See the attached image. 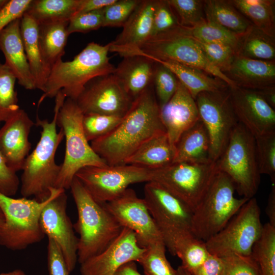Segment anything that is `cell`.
<instances>
[{"label": "cell", "instance_id": "54", "mask_svg": "<svg viewBox=\"0 0 275 275\" xmlns=\"http://www.w3.org/2000/svg\"><path fill=\"white\" fill-rule=\"evenodd\" d=\"M266 214L268 218V223L275 227V184L272 183L269 193L267 206L265 209Z\"/></svg>", "mask_w": 275, "mask_h": 275}, {"label": "cell", "instance_id": "33", "mask_svg": "<svg viewBox=\"0 0 275 275\" xmlns=\"http://www.w3.org/2000/svg\"><path fill=\"white\" fill-rule=\"evenodd\" d=\"M229 1L254 26L274 38V1L233 0Z\"/></svg>", "mask_w": 275, "mask_h": 275}, {"label": "cell", "instance_id": "23", "mask_svg": "<svg viewBox=\"0 0 275 275\" xmlns=\"http://www.w3.org/2000/svg\"><path fill=\"white\" fill-rule=\"evenodd\" d=\"M20 19L13 21L0 32V49L5 64L15 75L18 84L27 90L36 89L20 32Z\"/></svg>", "mask_w": 275, "mask_h": 275}, {"label": "cell", "instance_id": "57", "mask_svg": "<svg viewBox=\"0 0 275 275\" xmlns=\"http://www.w3.org/2000/svg\"><path fill=\"white\" fill-rule=\"evenodd\" d=\"M0 275H26V274L20 269H16L10 271L2 272Z\"/></svg>", "mask_w": 275, "mask_h": 275}, {"label": "cell", "instance_id": "48", "mask_svg": "<svg viewBox=\"0 0 275 275\" xmlns=\"http://www.w3.org/2000/svg\"><path fill=\"white\" fill-rule=\"evenodd\" d=\"M103 9L74 16L68 24V34L76 32L87 33L103 27Z\"/></svg>", "mask_w": 275, "mask_h": 275}, {"label": "cell", "instance_id": "51", "mask_svg": "<svg viewBox=\"0 0 275 275\" xmlns=\"http://www.w3.org/2000/svg\"><path fill=\"white\" fill-rule=\"evenodd\" d=\"M19 184L16 172L7 164L0 153V193L12 197L16 194Z\"/></svg>", "mask_w": 275, "mask_h": 275}, {"label": "cell", "instance_id": "45", "mask_svg": "<svg viewBox=\"0 0 275 275\" xmlns=\"http://www.w3.org/2000/svg\"><path fill=\"white\" fill-rule=\"evenodd\" d=\"M141 0H117L103 9V27H122Z\"/></svg>", "mask_w": 275, "mask_h": 275}, {"label": "cell", "instance_id": "16", "mask_svg": "<svg viewBox=\"0 0 275 275\" xmlns=\"http://www.w3.org/2000/svg\"><path fill=\"white\" fill-rule=\"evenodd\" d=\"M67 205L65 190L58 188L43 208L40 217V224L45 236L54 240L60 247L71 273L77 262L78 237L67 215Z\"/></svg>", "mask_w": 275, "mask_h": 275}, {"label": "cell", "instance_id": "59", "mask_svg": "<svg viewBox=\"0 0 275 275\" xmlns=\"http://www.w3.org/2000/svg\"><path fill=\"white\" fill-rule=\"evenodd\" d=\"M4 222V217L3 214H0V225L3 224Z\"/></svg>", "mask_w": 275, "mask_h": 275}, {"label": "cell", "instance_id": "11", "mask_svg": "<svg viewBox=\"0 0 275 275\" xmlns=\"http://www.w3.org/2000/svg\"><path fill=\"white\" fill-rule=\"evenodd\" d=\"M217 171L216 161L207 163L175 162L152 170L151 181L161 185L193 211Z\"/></svg>", "mask_w": 275, "mask_h": 275}, {"label": "cell", "instance_id": "49", "mask_svg": "<svg viewBox=\"0 0 275 275\" xmlns=\"http://www.w3.org/2000/svg\"><path fill=\"white\" fill-rule=\"evenodd\" d=\"M32 0L8 1L0 10V32L10 23L20 19L26 13Z\"/></svg>", "mask_w": 275, "mask_h": 275}, {"label": "cell", "instance_id": "21", "mask_svg": "<svg viewBox=\"0 0 275 275\" xmlns=\"http://www.w3.org/2000/svg\"><path fill=\"white\" fill-rule=\"evenodd\" d=\"M159 108L161 121L174 146L181 135L200 120L195 99L179 81L173 96Z\"/></svg>", "mask_w": 275, "mask_h": 275}, {"label": "cell", "instance_id": "3", "mask_svg": "<svg viewBox=\"0 0 275 275\" xmlns=\"http://www.w3.org/2000/svg\"><path fill=\"white\" fill-rule=\"evenodd\" d=\"M69 189L77 211V219L73 227L79 235L77 262L81 264L106 249L123 228L105 203L95 200L76 177Z\"/></svg>", "mask_w": 275, "mask_h": 275}, {"label": "cell", "instance_id": "27", "mask_svg": "<svg viewBox=\"0 0 275 275\" xmlns=\"http://www.w3.org/2000/svg\"><path fill=\"white\" fill-rule=\"evenodd\" d=\"M175 151V146L171 144L166 132H164L144 143L123 164L150 170L159 169L173 162Z\"/></svg>", "mask_w": 275, "mask_h": 275}, {"label": "cell", "instance_id": "53", "mask_svg": "<svg viewBox=\"0 0 275 275\" xmlns=\"http://www.w3.org/2000/svg\"><path fill=\"white\" fill-rule=\"evenodd\" d=\"M117 0H80L78 10L75 15L102 9ZM74 15V16H75Z\"/></svg>", "mask_w": 275, "mask_h": 275}, {"label": "cell", "instance_id": "58", "mask_svg": "<svg viewBox=\"0 0 275 275\" xmlns=\"http://www.w3.org/2000/svg\"><path fill=\"white\" fill-rule=\"evenodd\" d=\"M177 275H191L189 272L184 269L181 265L176 269Z\"/></svg>", "mask_w": 275, "mask_h": 275}, {"label": "cell", "instance_id": "42", "mask_svg": "<svg viewBox=\"0 0 275 275\" xmlns=\"http://www.w3.org/2000/svg\"><path fill=\"white\" fill-rule=\"evenodd\" d=\"M177 15L181 26L191 28L204 20L203 1L199 0H167Z\"/></svg>", "mask_w": 275, "mask_h": 275}, {"label": "cell", "instance_id": "2", "mask_svg": "<svg viewBox=\"0 0 275 275\" xmlns=\"http://www.w3.org/2000/svg\"><path fill=\"white\" fill-rule=\"evenodd\" d=\"M55 106L52 120L36 118V124L40 126V139L35 148L26 158L22 170L20 193L23 197H34L42 202L50 196L54 187L61 166L55 161L57 149L64 137L63 130H57V116L66 96L60 91L55 96Z\"/></svg>", "mask_w": 275, "mask_h": 275}, {"label": "cell", "instance_id": "29", "mask_svg": "<svg viewBox=\"0 0 275 275\" xmlns=\"http://www.w3.org/2000/svg\"><path fill=\"white\" fill-rule=\"evenodd\" d=\"M149 59L170 69L195 99L201 92L216 91L229 88L222 80L208 75V73L199 69L172 61Z\"/></svg>", "mask_w": 275, "mask_h": 275}, {"label": "cell", "instance_id": "17", "mask_svg": "<svg viewBox=\"0 0 275 275\" xmlns=\"http://www.w3.org/2000/svg\"><path fill=\"white\" fill-rule=\"evenodd\" d=\"M133 100L117 78L111 74L91 80L76 102L84 114L97 113L123 117Z\"/></svg>", "mask_w": 275, "mask_h": 275}, {"label": "cell", "instance_id": "47", "mask_svg": "<svg viewBox=\"0 0 275 275\" xmlns=\"http://www.w3.org/2000/svg\"><path fill=\"white\" fill-rule=\"evenodd\" d=\"M180 25L177 17L167 0H156L151 37L167 32Z\"/></svg>", "mask_w": 275, "mask_h": 275}, {"label": "cell", "instance_id": "55", "mask_svg": "<svg viewBox=\"0 0 275 275\" xmlns=\"http://www.w3.org/2000/svg\"><path fill=\"white\" fill-rule=\"evenodd\" d=\"M114 275H142L139 271L135 262L131 261L122 265Z\"/></svg>", "mask_w": 275, "mask_h": 275}, {"label": "cell", "instance_id": "61", "mask_svg": "<svg viewBox=\"0 0 275 275\" xmlns=\"http://www.w3.org/2000/svg\"><path fill=\"white\" fill-rule=\"evenodd\" d=\"M1 63H0V65H1Z\"/></svg>", "mask_w": 275, "mask_h": 275}, {"label": "cell", "instance_id": "24", "mask_svg": "<svg viewBox=\"0 0 275 275\" xmlns=\"http://www.w3.org/2000/svg\"><path fill=\"white\" fill-rule=\"evenodd\" d=\"M225 75L238 87L260 90L274 85V61L254 60L236 55Z\"/></svg>", "mask_w": 275, "mask_h": 275}, {"label": "cell", "instance_id": "28", "mask_svg": "<svg viewBox=\"0 0 275 275\" xmlns=\"http://www.w3.org/2000/svg\"><path fill=\"white\" fill-rule=\"evenodd\" d=\"M175 148L173 163H207L214 161L211 158L208 134L200 120L181 135Z\"/></svg>", "mask_w": 275, "mask_h": 275}, {"label": "cell", "instance_id": "40", "mask_svg": "<svg viewBox=\"0 0 275 275\" xmlns=\"http://www.w3.org/2000/svg\"><path fill=\"white\" fill-rule=\"evenodd\" d=\"M122 119L120 116L97 113L84 114L82 126L87 140L92 142L107 135L118 126Z\"/></svg>", "mask_w": 275, "mask_h": 275}, {"label": "cell", "instance_id": "25", "mask_svg": "<svg viewBox=\"0 0 275 275\" xmlns=\"http://www.w3.org/2000/svg\"><path fill=\"white\" fill-rule=\"evenodd\" d=\"M155 65L156 62L145 56L126 57L113 74L133 100L153 84Z\"/></svg>", "mask_w": 275, "mask_h": 275}, {"label": "cell", "instance_id": "34", "mask_svg": "<svg viewBox=\"0 0 275 275\" xmlns=\"http://www.w3.org/2000/svg\"><path fill=\"white\" fill-rule=\"evenodd\" d=\"M237 55L254 60L274 61V38L253 25L240 37Z\"/></svg>", "mask_w": 275, "mask_h": 275}, {"label": "cell", "instance_id": "22", "mask_svg": "<svg viewBox=\"0 0 275 275\" xmlns=\"http://www.w3.org/2000/svg\"><path fill=\"white\" fill-rule=\"evenodd\" d=\"M155 2L156 0L140 1L121 33L109 42L110 52L124 58L151 37Z\"/></svg>", "mask_w": 275, "mask_h": 275}, {"label": "cell", "instance_id": "39", "mask_svg": "<svg viewBox=\"0 0 275 275\" xmlns=\"http://www.w3.org/2000/svg\"><path fill=\"white\" fill-rule=\"evenodd\" d=\"M16 78L5 64L0 65V122L6 121L20 108L15 90Z\"/></svg>", "mask_w": 275, "mask_h": 275}, {"label": "cell", "instance_id": "18", "mask_svg": "<svg viewBox=\"0 0 275 275\" xmlns=\"http://www.w3.org/2000/svg\"><path fill=\"white\" fill-rule=\"evenodd\" d=\"M231 101L239 123L255 138L275 131V111L256 90L229 88Z\"/></svg>", "mask_w": 275, "mask_h": 275}, {"label": "cell", "instance_id": "38", "mask_svg": "<svg viewBox=\"0 0 275 275\" xmlns=\"http://www.w3.org/2000/svg\"><path fill=\"white\" fill-rule=\"evenodd\" d=\"M166 246L158 243L145 248L138 260L144 275H177L166 256Z\"/></svg>", "mask_w": 275, "mask_h": 275}, {"label": "cell", "instance_id": "1", "mask_svg": "<svg viewBox=\"0 0 275 275\" xmlns=\"http://www.w3.org/2000/svg\"><path fill=\"white\" fill-rule=\"evenodd\" d=\"M152 85L133 99L129 109L112 131L91 142L94 151L108 165L123 164L148 140L166 132Z\"/></svg>", "mask_w": 275, "mask_h": 275}, {"label": "cell", "instance_id": "35", "mask_svg": "<svg viewBox=\"0 0 275 275\" xmlns=\"http://www.w3.org/2000/svg\"><path fill=\"white\" fill-rule=\"evenodd\" d=\"M251 255L257 264L260 275H275V227L268 223L263 225Z\"/></svg>", "mask_w": 275, "mask_h": 275}, {"label": "cell", "instance_id": "6", "mask_svg": "<svg viewBox=\"0 0 275 275\" xmlns=\"http://www.w3.org/2000/svg\"><path fill=\"white\" fill-rule=\"evenodd\" d=\"M84 114L76 101L66 98L57 116V125L65 138V154L54 188H70L76 173L86 167L108 164L89 144L82 126Z\"/></svg>", "mask_w": 275, "mask_h": 275}, {"label": "cell", "instance_id": "36", "mask_svg": "<svg viewBox=\"0 0 275 275\" xmlns=\"http://www.w3.org/2000/svg\"><path fill=\"white\" fill-rule=\"evenodd\" d=\"M205 242L190 235L178 242L172 255L181 261V266L190 273L201 265L209 255Z\"/></svg>", "mask_w": 275, "mask_h": 275}, {"label": "cell", "instance_id": "44", "mask_svg": "<svg viewBox=\"0 0 275 275\" xmlns=\"http://www.w3.org/2000/svg\"><path fill=\"white\" fill-rule=\"evenodd\" d=\"M196 41L209 61L225 74L237 55L236 51L228 45Z\"/></svg>", "mask_w": 275, "mask_h": 275}, {"label": "cell", "instance_id": "20", "mask_svg": "<svg viewBox=\"0 0 275 275\" xmlns=\"http://www.w3.org/2000/svg\"><path fill=\"white\" fill-rule=\"evenodd\" d=\"M0 129V153L7 164L16 172L22 170L31 144L29 135L35 124L26 112L19 108Z\"/></svg>", "mask_w": 275, "mask_h": 275}, {"label": "cell", "instance_id": "56", "mask_svg": "<svg viewBox=\"0 0 275 275\" xmlns=\"http://www.w3.org/2000/svg\"><path fill=\"white\" fill-rule=\"evenodd\" d=\"M264 99V100L272 107L275 108V87L274 86H269L260 90H256Z\"/></svg>", "mask_w": 275, "mask_h": 275}, {"label": "cell", "instance_id": "26", "mask_svg": "<svg viewBox=\"0 0 275 275\" xmlns=\"http://www.w3.org/2000/svg\"><path fill=\"white\" fill-rule=\"evenodd\" d=\"M20 32L36 88L43 92L51 69L45 62L42 54L39 39L38 24L26 13L21 18Z\"/></svg>", "mask_w": 275, "mask_h": 275}, {"label": "cell", "instance_id": "46", "mask_svg": "<svg viewBox=\"0 0 275 275\" xmlns=\"http://www.w3.org/2000/svg\"><path fill=\"white\" fill-rule=\"evenodd\" d=\"M221 258V275H260L257 264L252 255L231 254Z\"/></svg>", "mask_w": 275, "mask_h": 275}, {"label": "cell", "instance_id": "50", "mask_svg": "<svg viewBox=\"0 0 275 275\" xmlns=\"http://www.w3.org/2000/svg\"><path fill=\"white\" fill-rule=\"evenodd\" d=\"M47 267L49 275H69L62 251L57 243L52 239L48 238Z\"/></svg>", "mask_w": 275, "mask_h": 275}, {"label": "cell", "instance_id": "10", "mask_svg": "<svg viewBox=\"0 0 275 275\" xmlns=\"http://www.w3.org/2000/svg\"><path fill=\"white\" fill-rule=\"evenodd\" d=\"M263 225L256 198L250 199L218 232L206 241L209 253L223 257L231 254L251 255Z\"/></svg>", "mask_w": 275, "mask_h": 275}, {"label": "cell", "instance_id": "15", "mask_svg": "<svg viewBox=\"0 0 275 275\" xmlns=\"http://www.w3.org/2000/svg\"><path fill=\"white\" fill-rule=\"evenodd\" d=\"M105 204L121 226L135 234L141 247L146 248L164 243L144 199L139 198L133 189L127 188L119 196Z\"/></svg>", "mask_w": 275, "mask_h": 275}, {"label": "cell", "instance_id": "8", "mask_svg": "<svg viewBox=\"0 0 275 275\" xmlns=\"http://www.w3.org/2000/svg\"><path fill=\"white\" fill-rule=\"evenodd\" d=\"M57 190L52 188L50 196L42 202L24 197L15 199L0 193V209L4 217L0 225V245L20 251L41 241L45 235L40 224V215Z\"/></svg>", "mask_w": 275, "mask_h": 275}, {"label": "cell", "instance_id": "5", "mask_svg": "<svg viewBox=\"0 0 275 275\" xmlns=\"http://www.w3.org/2000/svg\"><path fill=\"white\" fill-rule=\"evenodd\" d=\"M136 55L174 61L212 75L224 81L230 88L237 86L209 61L196 40L184 26L180 25L167 32L150 37L126 57Z\"/></svg>", "mask_w": 275, "mask_h": 275}, {"label": "cell", "instance_id": "30", "mask_svg": "<svg viewBox=\"0 0 275 275\" xmlns=\"http://www.w3.org/2000/svg\"><path fill=\"white\" fill-rule=\"evenodd\" d=\"M203 9L207 21L216 23L239 36L245 34L253 25L229 1H204Z\"/></svg>", "mask_w": 275, "mask_h": 275}, {"label": "cell", "instance_id": "41", "mask_svg": "<svg viewBox=\"0 0 275 275\" xmlns=\"http://www.w3.org/2000/svg\"><path fill=\"white\" fill-rule=\"evenodd\" d=\"M255 145L260 174L270 178L275 182V131L256 137Z\"/></svg>", "mask_w": 275, "mask_h": 275}, {"label": "cell", "instance_id": "52", "mask_svg": "<svg viewBox=\"0 0 275 275\" xmlns=\"http://www.w3.org/2000/svg\"><path fill=\"white\" fill-rule=\"evenodd\" d=\"M222 269V258L210 254L205 261L190 274L191 275H221Z\"/></svg>", "mask_w": 275, "mask_h": 275}, {"label": "cell", "instance_id": "7", "mask_svg": "<svg viewBox=\"0 0 275 275\" xmlns=\"http://www.w3.org/2000/svg\"><path fill=\"white\" fill-rule=\"evenodd\" d=\"M231 179L217 171L202 200L193 210L191 230L205 242L222 230L249 199L237 198Z\"/></svg>", "mask_w": 275, "mask_h": 275}, {"label": "cell", "instance_id": "60", "mask_svg": "<svg viewBox=\"0 0 275 275\" xmlns=\"http://www.w3.org/2000/svg\"><path fill=\"white\" fill-rule=\"evenodd\" d=\"M0 214H2V211H1V209H0Z\"/></svg>", "mask_w": 275, "mask_h": 275}, {"label": "cell", "instance_id": "19", "mask_svg": "<svg viewBox=\"0 0 275 275\" xmlns=\"http://www.w3.org/2000/svg\"><path fill=\"white\" fill-rule=\"evenodd\" d=\"M145 250L138 244L135 234L123 228L106 249L80 264V273L81 275H114L123 264L138 262Z\"/></svg>", "mask_w": 275, "mask_h": 275}, {"label": "cell", "instance_id": "43", "mask_svg": "<svg viewBox=\"0 0 275 275\" xmlns=\"http://www.w3.org/2000/svg\"><path fill=\"white\" fill-rule=\"evenodd\" d=\"M178 83V79L170 69L156 63L153 85L159 107L172 98L177 89Z\"/></svg>", "mask_w": 275, "mask_h": 275}, {"label": "cell", "instance_id": "32", "mask_svg": "<svg viewBox=\"0 0 275 275\" xmlns=\"http://www.w3.org/2000/svg\"><path fill=\"white\" fill-rule=\"evenodd\" d=\"M80 0L32 1L26 13L38 25L56 22H69L75 15Z\"/></svg>", "mask_w": 275, "mask_h": 275}, {"label": "cell", "instance_id": "37", "mask_svg": "<svg viewBox=\"0 0 275 275\" xmlns=\"http://www.w3.org/2000/svg\"><path fill=\"white\" fill-rule=\"evenodd\" d=\"M185 28L188 33L198 41L228 45L237 52L241 36L216 23L205 19L193 27Z\"/></svg>", "mask_w": 275, "mask_h": 275}, {"label": "cell", "instance_id": "14", "mask_svg": "<svg viewBox=\"0 0 275 275\" xmlns=\"http://www.w3.org/2000/svg\"><path fill=\"white\" fill-rule=\"evenodd\" d=\"M144 192V199L164 244L181 234L191 232L193 211L186 204L154 181L146 182Z\"/></svg>", "mask_w": 275, "mask_h": 275}, {"label": "cell", "instance_id": "12", "mask_svg": "<svg viewBox=\"0 0 275 275\" xmlns=\"http://www.w3.org/2000/svg\"><path fill=\"white\" fill-rule=\"evenodd\" d=\"M151 175L152 170L121 164L84 167L75 177L95 200L107 203L119 196L129 185L150 181Z\"/></svg>", "mask_w": 275, "mask_h": 275}, {"label": "cell", "instance_id": "4", "mask_svg": "<svg viewBox=\"0 0 275 275\" xmlns=\"http://www.w3.org/2000/svg\"><path fill=\"white\" fill-rule=\"evenodd\" d=\"M110 43L90 42L71 61L60 60L52 67L38 105L47 98L55 97L61 91L66 98L76 101L93 79L113 74L115 67L108 53Z\"/></svg>", "mask_w": 275, "mask_h": 275}, {"label": "cell", "instance_id": "13", "mask_svg": "<svg viewBox=\"0 0 275 275\" xmlns=\"http://www.w3.org/2000/svg\"><path fill=\"white\" fill-rule=\"evenodd\" d=\"M195 100L200 120L208 134L211 158L216 161L239 123L231 101L229 87L223 90L201 92Z\"/></svg>", "mask_w": 275, "mask_h": 275}, {"label": "cell", "instance_id": "31", "mask_svg": "<svg viewBox=\"0 0 275 275\" xmlns=\"http://www.w3.org/2000/svg\"><path fill=\"white\" fill-rule=\"evenodd\" d=\"M69 22H56L38 25L40 48L45 62L51 69L65 53L69 34Z\"/></svg>", "mask_w": 275, "mask_h": 275}, {"label": "cell", "instance_id": "9", "mask_svg": "<svg viewBox=\"0 0 275 275\" xmlns=\"http://www.w3.org/2000/svg\"><path fill=\"white\" fill-rule=\"evenodd\" d=\"M217 170L226 174L242 198L254 197L260 183L255 138L238 123L231 133L228 144L216 161Z\"/></svg>", "mask_w": 275, "mask_h": 275}]
</instances>
